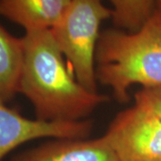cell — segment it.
Wrapping results in <instances>:
<instances>
[{"label": "cell", "mask_w": 161, "mask_h": 161, "mask_svg": "<svg viewBox=\"0 0 161 161\" xmlns=\"http://www.w3.org/2000/svg\"><path fill=\"white\" fill-rule=\"evenodd\" d=\"M23 63L18 93L33 106L36 119L85 120L108 97L88 91L64 63L51 30L27 31L22 38Z\"/></svg>", "instance_id": "1"}, {"label": "cell", "mask_w": 161, "mask_h": 161, "mask_svg": "<svg viewBox=\"0 0 161 161\" xmlns=\"http://www.w3.org/2000/svg\"><path fill=\"white\" fill-rule=\"evenodd\" d=\"M97 80L109 87L119 103L130 99L134 84L161 86V16L156 11L135 32L103 31L95 54Z\"/></svg>", "instance_id": "2"}, {"label": "cell", "mask_w": 161, "mask_h": 161, "mask_svg": "<svg viewBox=\"0 0 161 161\" xmlns=\"http://www.w3.org/2000/svg\"><path fill=\"white\" fill-rule=\"evenodd\" d=\"M112 15V9L102 0H71L63 17L51 29L76 80L92 92H98L95 54L100 25Z\"/></svg>", "instance_id": "3"}, {"label": "cell", "mask_w": 161, "mask_h": 161, "mask_svg": "<svg viewBox=\"0 0 161 161\" xmlns=\"http://www.w3.org/2000/svg\"><path fill=\"white\" fill-rule=\"evenodd\" d=\"M103 137L118 161H161V119L140 105L118 113Z\"/></svg>", "instance_id": "4"}, {"label": "cell", "mask_w": 161, "mask_h": 161, "mask_svg": "<svg viewBox=\"0 0 161 161\" xmlns=\"http://www.w3.org/2000/svg\"><path fill=\"white\" fill-rule=\"evenodd\" d=\"M91 120L47 122L30 119L0 101V161L22 144L40 138L84 140L92 131Z\"/></svg>", "instance_id": "5"}, {"label": "cell", "mask_w": 161, "mask_h": 161, "mask_svg": "<svg viewBox=\"0 0 161 161\" xmlns=\"http://www.w3.org/2000/svg\"><path fill=\"white\" fill-rule=\"evenodd\" d=\"M10 161H118L103 136L92 140L57 139L18 153Z\"/></svg>", "instance_id": "6"}, {"label": "cell", "mask_w": 161, "mask_h": 161, "mask_svg": "<svg viewBox=\"0 0 161 161\" xmlns=\"http://www.w3.org/2000/svg\"><path fill=\"white\" fill-rule=\"evenodd\" d=\"M71 0H0V15L27 31L53 29Z\"/></svg>", "instance_id": "7"}, {"label": "cell", "mask_w": 161, "mask_h": 161, "mask_svg": "<svg viewBox=\"0 0 161 161\" xmlns=\"http://www.w3.org/2000/svg\"><path fill=\"white\" fill-rule=\"evenodd\" d=\"M23 63V41L0 23V101L6 103L18 93Z\"/></svg>", "instance_id": "8"}, {"label": "cell", "mask_w": 161, "mask_h": 161, "mask_svg": "<svg viewBox=\"0 0 161 161\" xmlns=\"http://www.w3.org/2000/svg\"><path fill=\"white\" fill-rule=\"evenodd\" d=\"M116 28L129 32L140 30L156 10V0H108Z\"/></svg>", "instance_id": "9"}, {"label": "cell", "mask_w": 161, "mask_h": 161, "mask_svg": "<svg viewBox=\"0 0 161 161\" xmlns=\"http://www.w3.org/2000/svg\"><path fill=\"white\" fill-rule=\"evenodd\" d=\"M135 104L154 113L161 119V86L142 88L134 94Z\"/></svg>", "instance_id": "10"}, {"label": "cell", "mask_w": 161, "mask_h": 161, "mask_svg": "<svg viewBox=\"0 0 161 161\" xmlns=\"http://www.w3.org/2000/svg\"><path fill=\"white\" fill-rule=\"evenodd\" d=\"M156 11L161 16V0H156Z\"/></svg>", "instance_id": "11"}]
</instances>
